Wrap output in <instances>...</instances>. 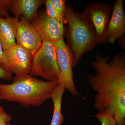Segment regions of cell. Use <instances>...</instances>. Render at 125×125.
<instances>
[{"label":"cell","mask_w":125,"mask_h":125,"mask_svg":"<svg viewBox=\"0 0 125 125\" xmlns=\"http://www.w3.org/2000/svg\"><path fill=\"white\" fill-rule=\"evenodd\" d=\"M65 18L68 24L67 45L72 54L73 69L84 54L97 45L96 32L91 23L83 14L75 11L72 5H66Z\"/></svg>","instance_id":"cell-3"},{"label":"cell","mask_w":125,"mask_h":125,"mask_svg":"<svg viewBox=\"0 0 125 125\" xmlns=\"http://www.w3.org/2000/svg\"><path fill=\"white\" fill-rule=\"evenodd\" d=\"M112 9L108 3L94 2L87 5L82 13L95 29L97 45L106 43L107 31Z\"/></svg>","instance_id":"cell-5"},{"label":"cell","mask_w":125,"mask_h":125,"mask_svg":"<svg viewBox=\"0 0 125 125\" xmlns=\"http://www.w3.org/2000/svg\"><path fill=\"white\" fill-rule=\"evenodd\" d=\"M125 34V14L124 0H116L112 9L108 25L106 43L113 45Z\"/></svg>","instance_id":"cell-10"},{"label":"cell","mask_w":125,"mask_h":125,"mask_svg":"<svg viewBox=\"0 0 125 125\" xmlns=\"http://www.w3.org/2000/svg\"><path fill=\"white\" fill-rule=\"evenodd\" d=\"M52 3L56 10L59 14L64 19L65 18V13L66 9V0H51Z\"/></svg>","instance_id":"cell-17"},{"label":"cell","mask_w":125,"mask_h":125,"mask_svg":"<svg viewBox=\"0 0 125 125\" xmlns=\"http://www.w3.org/2000/svg\"><path fill=\"white\" fill-rule=\"evenodd\" d=\"M10 84H0V100L19 103L25 107H39L50 98L58 81L40 80L29 74L15 75Z\"/></svg>","instance_id":"cell-2"},{"label":"cell","mask_w":125,"mask_h":125,"mask_svg":"<svg viewBox=\"0 0 125 125\" xmlns=\"http://www.w3.org/2000/svg\"><path fill=\"white\" fill-rule=\"evenodd\" d=\"M120 41H119V44H120V46L123 48V49H125V37L124 36L120 38L119 39Z\"/></svg>","instance_id":"cell-21"},{"label":"cell","mask_w":125,"mask_h":125,"mask_svg":"<svg viewBox=\"0 0 125 125\" xmlns=\"http://www.w3.org/2000/svg\"><path fill=\"white\" fill-rule=\"evenodd\" d=\"M65 90L64 87L58 84L51 94L50 98L53 102L54 110L52 118L49 125H61L64 121V116L62 113L61 105L62 96Z\"/></svg>","instance_id":"cell-13"},{"label":"cell","mask_w":125,"mask_h":125,"mask_svg":"<svg viewBox=\"0 0 125 125\" xmlns=\"http://www.w3.org/2000/svg\"><path fill=\"white\" fill-rule=\"evenodd\" d=\"M54 44L60 70L58 83L72 95L78 96L79 92L74 81L71 52L64 39L54 43Z\"/></svg>","instance_id":"cell-6"},{"label":"cell","mask_w":125,"mask_h":125,"mask_svg":"<svg viewBox=\"0 0 125 125\" xmlns=\"http://www.w3.org/2000/svg\"><path fill=\"white\" fill-rule=\"evenodd\" d=\"M40 36L42 42L55 43L63 38V24L51 18L46 10L38 13L31 22Z\"/></svg>","instance_id":"cell-8"},{"label":"cell","mask_w":125,"mask_h":125,"mask_svg":"<svg viewBox=\"0 0 125 125\" xmlns=\"http://www.w3.org/2000/svg\"><path fill=\"white\" fill-rule=\"evenodd\" d=\"M13 74L8 70L0 67V79L10 80L13 79Z\"/></svg>","instance_id":"cell-19"},{"label":"cell","mask_w":125,"mask_h":125,"mask_svg":"<svg viewBox=\"0 0 125 125\" xmlns=\"http://www.w3.org/2000/svg\"><path fill=\"white\" fill-rule=\"evenodd\" d=\"M12 119V116L5 111L4 106H0V125H10Z\"/></svg>","instance_id":"cell-18"},{"label":"cell","mask_w":125,"mask_h":125,"mask_svg":"<svg viewBox=\"0 0 125 125\" xmlns=\"http://www.w3.org/2000/svg\"><path fill=\"white\" fill-rule=\"evenodd\" d=\"M45 2L46 11L48 16L59 22L62 23L63 24L67 23L66 19L62 18L56 10L52 3L51 0H46Z\"/></svg>","instance_id":"cell-14"},{"label":"cell","mask_w":125,"mask_h":125,"mask_svg":"<svg viewBox=\"0 0 125 125\" xmlns=\"http://www.w3.org/2000/svg\"><path fill=\"white\" fill-rule=\"evenodd\" d=\"M30 76H39L47 81H58L60 70L54 43L42 42L33 56Z\"/></svg>","instance_id":"cell-4"},{"label":"cell","mask_w":125,"mask_h":125,"mask_svg":"<svg viewBox=\"0 0 125 125\" xmlns=\"http://www.w3.org/2000/svg\"><path fill=\"white\" fill-rule=\"evenodd\" d=\"M19 18L0 16V40L4 51L16 45V33Z\"/></svg>","instance_id":"cell-12"},{"label":"cell","mask_w":125,"mask_h":125,"mask_svg":"<svg viewBox=\"0 0 125 125\" xmlns=\"http://www.w3.org/2000/svg\"><path fill=\"white\" fill-rule=\"evenodd\" d=\"M4 50L2 47V43L0 40V67H2L4 69L9 70L7 69L5 63L4 58Z\"/></svg>","instance_id":"cell-20"},{"label":"cell","mask_w":125,"mask_h":125,"mask_svg":"<svg viewBox=\"0 0 125 125\" xmlns=\"http://www.w3.org/2000/svg\"><path fill=\"white\" fill-rule=\"evenodd\" d=\"M16 44L28 50L33 56L42 44L39 34L31 23L21 16L18 23Z\"/></svg>","instance_id":"cell-9"},{"label":"cell","mask_w":125,"mask_h":125,"mask_svg":"<svg viewBox=\"0 0 125 125\" xmlns=\"http://www.w3.org/2000/svg\"><path fill=\"white\" fill-rule=\"evenodd\" d=\"M91 65L95 73L88 79L96 93L94 107L99 113L112 114L117 125H125V53L112 57L97 54Z\"/></svg>","instance_id":"cell-1"},{"label":"cell","mask_w":125,"mask_h":125,"mask_svg":"<svg viewBox=\"0 0 125 125\" xmlns=\"http://www.w3.org/2000/svg\"><path fill=\"white\" fill-rule=\"evenodd\" d=\"M44 0H13L10 12L15 17H24L31 23L37 15Z\"/></svg>","instance_id":"cell-11"},{"label":"cell","mask_w":125,"mask_h":125,"mask_svg":"<svg viewBox=\"0 0 125 125\" xmlns=\"http://www.w3.org/2000/svg\"><path fill=\"white\" fill-rule=\"evenodd\" d=\"M13 0H0V16L6 18L9 16Z\"/></svg>","instance_id":"cell-16"},{"label":"cell","mask_w":125,"mask_h":125,"mask_svg":"<svg viewBox=\"0 0 125 125\" xmlns=\"http://www.w3.org/2000/svg\"><path fill=\"white\" fill-rule=\"evenodd\" d=\"M4 56L7 69L12 74H29L33 56L28 50L16 44L4 50Z\"/></svg>","instance_id":"cell-7"},{"label":"cell","mask_w":125,"mask_h":125,"mask_svg":"<svg viewBox=\"0 0 125 125\" xmlns=\"http://www.w3.org/2000/svg\"><path fill=\"white\" fill-rule=\"evenodd\" d=\"M95 116L100 122L101 125H117L112 114L109 113H98Z\"/></svg>","instance_id":"cell-15"}]
</instances>
